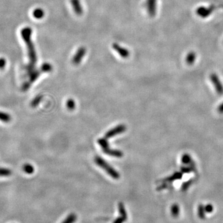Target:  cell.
Here are the masks:
<instances>
[{
    "label": "cell",
    "instance_id": "9",
    "mask_svg": "<svg viewBox=\"0 0 223 223\" xmlns=\"http://www.w3.org/2000/svg\"><path fill=\"white\" fill-rule=\"evenodd\" d=\"M103 152L105 153L107 155H109L110 156L116 158H121L123 156V154L121 151L117 150H113V149H111L110 147L106 149V150H104Z\"/></svg>",
    "mask_w": 223,
    "mask_h": 223
},
{
    "label": "cell",
    "instance_id": "6",
    "mask_svg": "<svg viewBox=\"0 0 223 223\" xmlns=\"http://www.w3.org/2000/svg\"><path fill=\"white\" fill-rule=\"evenodd\" d=\"M86 50L85 48L81 47L80 48L78 51L76 52V55L74 56V57L73 58V63L74 65H78L79 63H81V62L82 61L83 58L85 56Z\"/></svg>",
    "mask_w": 223,
    "mask_h": 223
},
{
    "label": "cell",
    "instance_id": "14",
    "mask_svg": "<svg viewBox=\"0 0 223 223\" xmlns=\"http://www.w3.org/2000/svg\"><path fill=\"white\" fill-rule=\"evenodd\" d=\"M77 219V216L75 214H70L62 223H74Z\"/></svg>",
    "mask_w": 223,
    "mask_h": 223
},
{
    "label": "cell",
    "instance_id": "11",
    "mask_svg": "<svg viewBox=\"0 0 223 223\" xmlns=\"http://www.w3.org/2000/svg\"><path fill=\"white\" fill-rule=\"evenodd\" d=\"M171 214L173 217L177 218L179 216L180 214V207L177 204H174L171 207Z\"/></svg>",
    "mask_w": 223,
    "mask_h": 223
},
{
    "label": "cell",
    "instance_id": "12",
    "mask_svg": "<svg viewBox=\"0 0 223 223\" xmlns=\"http://www.w3.org/2000/svg\"><path fill=\"white\" fill-rule=\"evenodd\" d=\"M196 60V54L193 51H191L188 53L187 57H186V62L189 65H192Z\"/></svg>",
    "mask_w": 223,
    "mask_h": 223
},
{
    "label": "cell",
    "instance_id": "8",
    "mask_svg": "<svg viewBox=\"0 0 223 223\" xmlns=\"http://www.w3.org/2000/svg\"><path fill=\"white\" fill-rule=\"evenodd\" d=\"M71 3L72 5L74 12L77 15L80 16L83 14V8L80 0H71Z\"/></svg>",
    "mask_w": 223,
    "mask_h": 223
},
{
    "label": "cell",
    "instance_id": "7",
    "mask_svg": "<svg viewBox=\"0 0 223 223\" xmlns=\"http://www.w3.org/2000/svg\"><path fill=\"white\" fill-rule=\"evenodd\" d=\"M114 49L119 54L120 57L126 58H128L129 55V51L125 48H123L117 44H114L112 45Z\"/></svg>",
    "mask_w": 223,
    "mask_h": 223
},
{
    "label": "cell",
    "instance_id": "3",
    "mask_svg": "<svg viewBox=\"0 0 223 223\" xmlns=\"http://www.w3.org/2000/svg\"><path fill=\"white\" fill-rule=\"evenodd\" d=\"M126 129V127L125 125L121 124L119 125H117V126H115V128H113L112 129H111L109 131H108L105 135V138L109 139L112 138L114 136H115L118 135H120L123 132H125Z\"/></svg>",
    "mask_w": 223,
    "mask_h": 223
},
{
    "label": "cell",
    "instance_id": "10",
    "mask_svg": "<svg viewBox=\"0 0 223 223\" xmlns=\"http://www.w3.org/2000/svg\"><path fill=\"white\" fill-rule=\"evenodd\" d=\"M211 80L212 82L214 84V86H215L217 90L219 92H223L222 86L221 85V83L219 80V78L217 76L216 74H212V75L211 76Z\"/></svg>",
    "mask_w": 223,
    "mask_h": 223
},
{
    "label": "cell",
    "instance_id": "4",
    "mask_svg": "<svg viewBox=\"0 0 223 223\" xmlns=\"http://www.w3.org/2000/svg\"><path fill=\"white\" fill-rule=\"evenodd\" d=\"M147 11L151 17H154L156 14L157 0H147Z\"/></svg>",
    "mask_w": 223,
    "mask_h": 223
},
{
    "label": "cell",
    "instance_id": "2",
    "mask_svg": "<svg viewBox=\"0 0 223 223\" xmlns=\"http://www.w3.org/2000/svg\"><path fill=\"white\" fill-rule=\"evenodd\" d=\"M22 35L23 37V39H24V41L26 42L28 49L29 51V57L30 58V65H34V63H35L37 60H36V55L35 51L34 50V45H32L31 41H30V35H31V29L29 28H26L23 29L22 32Z\"/></svg>",
    "mask_w": 223,
    "mask_h": 223
},
{
    "label": "cell",
    "instance_id": "17",
    "mask_svg": "<svg viewBox=\"0 0 223 223\" xmlns=\"http://www.w3.org/2000/svg\"><path fill=\"white\" fill-rule=\"evenodd\" d=\"M23 169H24V172H26V173H27L29 174H31L34 171V167L31 165H30V164H26V165H24V166L23 167Z\"/></svg>",
    "mask_w": 223,
    "mask_h": 223
},
{
    "label": "cell",
    "instance_id": "13",
    "mask_svg": "<svg viewBox=\"0 0 223 223\" xmlns=\"http://www.w3.org/2000/svg\"><path fill=\"white\" fill-rule=\"evenodd\" d=\"M205 210H204V207L203 204H200L198 207V216L201 219H205L206 215H205Z\"/></svg>",
    "mask_w": 223,
    "mask_h": 223
},
{
    "label": "cell",
    "instance_id": "18",
    "mask_svg": "<svg viewBox=\"0 0 223 223\" xmlns=\"http://www.w3.org/2000/svg\"><path fill=\"white\" fill-rule=\"evenodd\" d=\"M42 96H37L34 100L32 102V106L33 107H35L39 105V104L42 101Z\"/></svg>",
    "mask_w": 223,
    "mask_h": 223
},
{
    "label": "cell",
    "instance_id": "5",
    "mask_svg": "<svg viewBox=\"0 0 223 223\" xmlns=\"http://www.w3.org/2000/svg\"><path fill=\"white\" fill-rule=\"evenodd\" d=\"M215 9V6H211L209 8H206V7H200L196 9V13L197 14L203 18H205L208 16H209L214 11V9Z\"/></svg>",
    "mask_w": 223,
    "mask_h": 223
},
{
    "label": "cell",
    "instance_id": "19",
    "mask_svg": "<svg viewBox=\"0 0 223 223\" xmlns=\"http://www.w3.org/2000/svg\"><path fill=\"white\" fill-rule=\"evenodd\" d=\"M52 69V66H51V65L50 64H44L42 66V70L44 72H49L51 71Z\"/></svg>",
    "mask_w": 223,
    "mask_h": 223
},
{
    "label": "cell",
    "instance_id": "16",
    "mask_svg": "<svg viewBox=\"0 0 223 223\" xmlns=\"http://www.w3.org/2000/svg\"><path fill=\"white\" fill-rule=\"evenodd\" d=\"M66 107H67L68 109H69V110H74V108H75V107H76L75 102H74V101L72 99H68L66 102Z\"/></svg>",
    "mask_w": 223,
    "mask_h": 223
},
{
    "label": "cell",
    "instance_id": "15",
    "mask_svg": "<svg viewBox=\"0 0 223 223\" xmlns=\"http://www.w3.org/2000/svg\"><path fill=\"white\" fill-rule=\"evenodd\" d=\"M33 16L36 19H41L44 16V11L41 8L35 9L33 12Z\"/></svg>",
    "mask_w": 223,
    "mask_h": 223
},
{
    "label": "cell",
    "instance_id": "20",
    "mask_svg": "<svg viewBox=\"0 0 223 223\" xmlns=\"http://www.w3.org/2000/svg\"><path fill=\"white\" fill-rule=\"evenodd\" d=\"M204 210H205L206 213H212L213 211L214 208H213L212 204H207V205L205 207H204Z\"/></svg>",
    "mask_w": 223,
    "mask_h": 223
},
{
    "label": "cell",
    "instance_id": "1",
    "mask_svg": "<svg viewBox=\"0 0 223 223\" xmlns=\"http://www.w3.org/2000/svg\"><path fill=\"white\" fill-rule=\"evenodd\" d=\"M96 164L104 170L108 175L114 179H119L120 177L119 173L115 170L112 167L109 165L105 161H104L101 157L96 156L94 159Z\"/></svg>",
    "mask_w": 223,
    "mask_h": 223
},
{
    "label": "cell",
    "instance_id": "21",
    "mask_svg": "<svg viewBox=\"0 0 223 223\" xmlns=\"http://www.w3.org/2000/svg\"><path fill=\"white\" fill-rule=\"evenodd\" d=\"M5 60L3 59H2L1 60H0V68L1 67H3L5 65Z\"/></svg>",
    "mask_w": 223,
    "mask_h": 223
}]
</instances>
